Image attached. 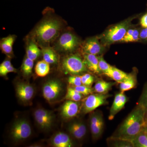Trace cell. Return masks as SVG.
<instances>
[{
	"label": "cell",
	"mask_w": 147,
	"mask_h": 147,
	"mask_svg": "<svg viewBox=\"0 0 147 147\" xmlns=\"http://www.w3.org/2000/svg\"><path fill=\"white\" fill-rule=\"evenodd\" d=\"M43 17L28 35L36 41L40 48L51 46L64 30V23L54 10L47 7Z\"/></svg>",
	"instance_id": "cell-1"
},
{
	"label": "cell",
	"mask_w": 147,
	"mask_h": 147,
	"mask_svg": "<svg viewBox=\"0 0 147 147\" xmlns=\"http://www.w3.org/2000/svg\"><path fill=\"white\" fill-rule=\"evenodd\" d=\"M146 110L138 104L111 137L131 141L145 126Z\"/></svg>",
	"instance_id": "cell-2"
},
{
	"label": "cell",
	"mask_w": 147,
	"mask_h": 147,
	"mask_svg": "<svg viewBox=\"0 0 147 147\" xmlns=\"http://www.w3.org/2000/svg\"><path fill=\"white\" fill-rule=\"evenodd\" d=\"M61 67L64 73L71 75H80L88 70L84 59L77 54L65 56L61 62Z\"/></svg>",
	"instance_id": "cell-3"
},
{
	"label": "cell",
	"mask_w": 147,
	"mask_h": 147,
	"mask_svg": "<svg viewBox=\"0 0 147 147\" xmlns=\"http://www.w3.org/2000/svg\"><path fill=\"white\" fill-rule=\"evenodd\" d=\"M133 19L132 18H128L116 24L106 30L100 37L102 44L108 45L118 41H121L129 29L131 21Z\"/></svg>",
	"instance_id": "cell-4"
},
{
	"label": "cell",
	"mask_w": 147,
	"mask_h": 147,
	"mask_svg": "<svg viewBox=\"0 0 147 147\" xmlns=\"http://www.w3.org/2000/svg\"><path fill=\"white\" fill-rule=\"evenodd\" d=\"M54 43L53 47L58 53L67 54L76 50L79 45V40L73 33L63 30Z\"/></svg>",
	"instance_id": "cell-5"
},
{
	"label": "cell",
	"mask_w": 147,
	"mask_h": 147,
	"mask_svg": "<svg viewBox=\"0 0 147 147\" xmlns=\"http://www.w3.org/2000/svg\"><path fill=\"white\" fill-rule=\"evenodd\" d=\"M32 129L28 121L25 119L16 120L11 129V139L16 143L23 142L31 136Z\"/></svg>",
	"instance_id": "cell-6"
},
{
	"label": "cell",
	"mask_w": 147,
	"mask_h": 147,
	"mask_svg": "<svg viewBox=\"0 0 147 147\" xmlns=\"http://www.w3.org/2000/svg\"><path fill=\"white\" fill-rule=\"evenodd\" d=\"M110 95L107 94H92L82 99L80 112L83 114L91 113L101 105L108 103Z\"/></svg>",
	"instance_id": "cell-7"
},
{
	"label": "cell",
	"mask_w": 147,
	"mask_h": 147,
	"mask_svg": "<svg viewBox=\"0 0 147 147\" xmlns=\"http://www.w3.org/2000/svg\"><path fill=\"white\" fill-rule=\"evenodd\" d=\"M63 86L58 79H51L45 82L42 86V94L45 100L49 102L58 100L62 94Z\"/></svg>",
	"instance_id": "cell-8"
},
{
	"label": "cell",
	"mask_w": 147,
	"mask_h": 147,
	"mask_svg": "<svg viewBox=\"0 0 147 147\" xmlns=\"http://www.w3.org/2000/svg\"><path fill=\"white\" fill-rule=\"evenodd\" d=\"M34 117L38 126L43 131L52 128L55 120V115L52 111L43 108H37L33 113Z\"/></svg>",
	"instance_id": "cell-9"
},
{
	"label": "cell",
	"mask_w": 147,
	"mask_h": 147,
	"mask_svg": "<svg viewBox=\"0 0 147 147\" xmlns=\"http://www.w3.org/2000/svg\"><path fill=\"white\" fill-rule=\"evenodd\" d=\"M15 91L18 100L24 105H28L34 97L35 90L30 83L20 81L15 84Z\"/></svg>",
	"instance_id": "cell-10"
},
{
	"label": "cell",
	"mask_w": 147,
	"mask_h": 147,
	"mask_svg": "<svg viewBox=\"0 0 147 147\" xmlns=\"http://www.w3.org/2000/svg\"><path fill=\"white\" fill-rule=\"evenodd\" d=\"M89 124L93 139L96 140L99 139L103 133L104 127L102 113L98 111L92 113L90 117Z\"/></svg>",
	"instance_id": "cell-11"
},
{
	"label": "cell",
	"mask_w": 147,
	"mask_h": 147,
	"mask_svg": "<svg viewBox=\"0 0 147 147\" xmlns=\"http://www.w3.org/2000/svg\"><path fill=\"white\" fill-rule=\"evenodd\" d=\"M81 106L79 101L66 100L61 106V117L64 120L73 118L80 113Z\"/></svg>",
	"instance_id": "cell-12"
},
{
	"label": "cell",
	"mask_w": 147,
	"mask_h": 147,
	"mask_svg": "<svg viewBox=\"0 0 147 147\" xmlns=\"http://www.w3.org/2000/svg\"><path fill=\"white\" fill-rule=\"evenodd\" d=\"M82 50L83 54L98 55L103 53L104 48L97 37H92L84 41L82 44Z\"/></svg>",
	"instance_id": "cell-13"
},
{
	"label": "cell",
	"mask_w": 147,
	"mask_h": 147,
	"mask_svg": "<svg viewBox=\"0 0 147 147\" xmlns=\"http://www.w3.org/2000/svg\"><path fill=\"white\" fill-rule=\"evenodd\" d=\"M50 146L54 147H71L73 143L69 135L63 132H57L49 141Z\"/></svg>",
	"instance_id": "cell-14"
},
{
	"label": "cell",
	"mask_w": 147,
	"mask_h": 147,
	"mask_svg": "<svg viewBox=\"0 0 147 147\" xmlns=\"http://www.w3.org/2000/svg\"><path fill=\"white\" fill-rule=\"evenodd\" d=\"M26 43V56L33 61L36 60L41 54V49L36 41L29 35L25 38Z\"/></svg>",
	"instance_id": "cell-15"
},
{
	"label": "cell",
	"mask_w": 147,
	"mask_h": 147,
	"mask_svg": "<svg viewBox=\"0 0 147 147\" xmlns=\"http://www.w3.org/2000/svg\"><path fill=\"white\" fill-rule=\"evenodd\" d=\"M67 131L74 139L80 140L86 135L87 127L86 124L82 121H75L69 124Z\"/></svg>",
	"instance_id": "cell-16"
},
{
	"label": "cell",
	"mask_w": 147,
	"mask_h": 147,
	"mask_svg": "<svg viewBox=\"0 0 147 147\" xmlns=\"http://www.w3.org/2000/svg\"><path fill=\"white\" fill-rule=\"evenodd\" d=\"M127 101V97L123 92H120L115 96L113 105L110 108L108 119L113 120L116 115L124 107Z\"/></svg>",
	"instance_id": "cell-17"
},
{
	"label": "cell",
	"mask_w": 147,
	"mask_h": 147,
	"mask_svg": "<svg viewBox=\"0 0 147 147\" xmlns=\"http://www.w3.org/2000/svg\"><path fill=\"white\" fill-rule=\"evenodd\" d=\"M17 36L15 35L10 34L3 38L0 41V48L2 53L6 55L7 57L11 59L14 57L13 46Z\"/></svg>",
	"instance_id": "cell-18"
},
{
	"label": "cell",
	"mask_w": 147,
	"mask_h": 147,
	"mask_svg": "<svg viewBox=\"0 0 147 147\" xmlns=\"http://www.w3.org/2000/svg\"><path fill=\"white\" fill-rule=\"evenodd\" d=\"M41 54L43 60L50 64H57L59 61V53L53 47L50 46L42 47Z\"/></svg>",
	"instance_id": "cell-19"
},
{
	"label": "cell",
	"mask_w": 147,
	"mask_h": 147,
	"mask_svg": "<svg viewBox=\"0 0 147 147\" xmlns=\"http://www.w3.org/2000/svg\"><path fill=\"white\" fill-rule=\"evenodd\" d=\"M84 59L88 70L96 74L101 73L98 66V57L96 55L84 54Z\"/></svg>",
	"instance_id": "cell-20"
},
{
	"label": "cell",
	"mask_w": 147,
	"mask_h": 147,
	"mask_svg": "<svg viewBox=\"0 0 147 147\" xmlns=\"http://www.w3.org/2000/svg\"><path fill=\"white\" fill-rule=\"evenodd\" d=\"M104 74L115 81L117 83L120 84L126 79L128 76V74L125 73L120 69L113 66L112 68L104 73Z\"/></svg>",
	"instance_id": "cell-21"
},
{
	"label": "cell",
	"mask_w": 147,
	"mask_h": 147,
	"mask_svg": "<svg viewBox=\"0 0 147 147\" xmlns=\"http://www.w3.org/2000/svg\"><path fill=\"white\" fill-rule=\"evenodd\" d=\"M137 84V76L134 74H128L126 79L120 83L121 92H124L134 88Z\"/></svg>",
	"instance_id": "cell-22"
},
{
	"label": "cell",
	"mask_w": 147,
	"mask_h": 147,
	"mask_svg": "<svg viewBox=\"0 0 147 147\" xmlns=\"http://www.w3.org/2000/svg\"><path fill=\"white\" fill-rule=\"evenodd\" d=\"M115 84V82H108L104 80H98L95 83L93 88L94 92L107 94Z\"/></svg>",
	"instance_id": "cell-23"
},
{
	"label": "cell",
	"mask_w": 147,
	"mask_h": 147,
	"mask_svg": "<svg viewBox=\"0 0 147 147\" xmlns=\"http://www.w3.org/2000/svg\"><path fill=\"white\" fill-rule=\"evenodd\" d=\"M34 61L25 56L21 66V71L22 75L25 78H28L32 74Z\"/></svg>",
	"instance_id": "cell-24"
},
{
	"label": "cell",
	"mask_w": 147,
	"mask_h": 147,
	"mask_svg": "<svg viewBox=\"0 0 147 147\" xmlns=\"http://www.w3.org/2000/svg\"><path fill=\"white\" fill-rule=\"evenodd\" d=\"M50 64L44 60L38 61L35 67V72L39 77H45L50 73Z\"/></svg>",
	"instance_id": "cell-25"
},
{
	"label": "cell",
	"mask_w": 147,
	"mask_h": 147,
	"mask_svg": "<svg viewBox=\"0 0 147 147\" xmlns=\"http://www.w3.org/2000/svg\"><path fill=\"white\" fill-rule=\"evenodd\" d=\"M84 96L76 91L71 86L67 87L64 99L74 101H80L84 98Z\"/></svg>",
	"instance_id": "cell-26"
},
{
	"label": "cell",
	"mask_w": 147,
	"mask_h": 147,
	"mask_svg": "<svg viewBox=\"0 0 147 147\" xmlns=\"http://www.w3.org/2000/svg\"><path fill=\"white\" fill-rule=\"evenodd\" d=\"M131 142L134 147H147V135L142 130Z\"/></svg>",
	"instance_id": "cell-27"
},
{
	"label": "cell",
	"mask_w": 147,
	"mask_h": 147,
	"mask_svg": "<svg viewBox=\"0 0 147 147\" xmlns=\"http://www.w3.org/2000/svg\"><path fill=\"white\" fill-rule=\"evenodd\" d=\"M108 142L110 146L117 147H133L131 141L124 139L111 137L108 140Z\"/></svg>",
	"instance_id": "cell-28"
},
{
	"label": "cell",
	"mask_w": 147,
	"mask_h": 147,
	"mask_svg": "<svg viewBox=\"0 0 147 147\" xmlns=\"http://www.w3.org/2000/svg\"><path fill=\"white\" fill-rule=\"evenodd\" d=\"M71 87L80 92V93L84 95L85 96H87L92 94L94 92L93 88H92L91 87L87 86H84V85H82L81 86H79Z\"/></svg>",
	"instance_id": "cell-29"
},
{
	"label": "cell",
	"mask_w": 147,
	"mask_h": 147,
	"mask_svg": "<svg viewBox=\"0 0 147 147\" xmlns=\"http://www.w3.org/2000/svg\"><path fill=\"white\" fill-rule=\"evenodd\" d=\"M82 85L91 87L94 81V77L89 73H84L81 75Z\"/></svg>",
	"instance_id": "cell-30"
},
{
	"label": "cell",
	"mask_w": 147,
	"mask_h": 147,
	"mask_svg": "<svg viewBox=\"0 0 147 147\" xmlns=\"http://www.w3.org/2000/svg\"><path fill=\"white\" fill-rule=\"evenodd\" d=\"M138 104L142 106L145 108V110L147 109V84L145 85L143 89L141 96L139 98Z\"/></svg>",
	"instance_id": "cell-31"
},
{
	"label": "cell",
	"mask_w": 147,
	"mask_h": 147,
	"mask_svg": "<svg viewBox=\"0 0 147 147\" xmlns=\"http://www.w3.org/2000/svg\"><path fill=\"white\" fill-rule=\"evenodd\" d=\"M98 66L100 71L104 74L112 67L103 59L102 57H98Z\"/></svg>",
	"instance_id": "cell-32"
},
{
	"label": "cell",
	"mask_w": 147,
	"mask_h": 147,
	"mask_svg": "<svg viewBox=\"0 0 147 147\" xmlns=\"http://www.w3.org/2000/svg\"><path fill=\"white\" fill-rule=\"evenodd\" d=\"M67 82L71 86H79L82 85L81 75H71L68 77Z\"/></svg>",
	"instance_id": "cell-33"
},
{
	"label": "cell",
	"mask_w": 147,
	"mask_h": 147,
	"mask_svg": "<svg viewBox=\"0 0 147 147\" xmlns=\"http://www.w3.org/2000/svg\"><path fill=\"white\" fill-rule=\"evenodd\" d=\"M10 58L7 57L5 60L0 65V76H1L5 72L10 66L12 65L11 62Z\"/></svg>",
	"instance_id": "cell-34"
},
{
	"label": "cell",
	"mask_w": 147,
	"mask_h": 147,
	"mask_svg": "<svg viewBox=\"0 0 147 147\" xmlns=\"http://www.w3.org/2000/svg\"><path fill=\"white\" fill-rule=\"evenodd\" d=\"M140 32L139 30L137 29H134L133 33L130 38L128 42H137L139 41L140 38Z\"/></svg>",
	"instance_id": "cell-35"
},
{
	"label": "cell",
	"mask_w": 147,
	"mask_h": 147,
	"mask_svg": "<svg viewBox=\"0 0 147 147\" xmlns=\"http://www.w3.org/2000/svg\"><path fill=\"white\" fill-rule=\"evenodd\" d=\"M134 29H129L126 32V34L124 36L122 39L121 40V42H128L129 38L131 37L133 33Z\"/></svg>",
	"instance_id": "cell-36"
},
{
	"label": "cell",
	"mask_w": 147,
	"mask_h": 147,
	"mask_svg": "<svg viewBox=\"0 0 147 147\" xmlns=\"http://www.w3.org/2000/svg\"><path fill=\"white\" fill-rule=\"evenodd\" d=\"M140 39L147 40V28H144L140 32Z\"/></svg>",
	"instance_id": "cell-37"
},
{
	"label": "cell",
	"mask_w": 147,
	"mask_h": 147,
	"mask_svg": "<svg viewBox=\"0 0 147 147\" xmlns=\"http://www.w3.org/2000/svg\"><path fill=\"white\" fill-rule=\"evenodd\" d=\"M140 24L143 28H147V13L141 18Z\"/></svg>",
	"instance_id": "cell-38"
},
{
	"label": "cell",
	"mask_w": 147,
	"mask_h": 147,
	"mask_svg": "<svg viewBox=\"0 0 147 147\" xmlns=\"http://www.w3.org/2000/svg\"><path fill=\"white\" fill-rule=\"evenodd\" d=\"M17 70L16 68L13 67V65H11L1 75V76H6L7 75L8 73L11 72H17Z\"/></svg>",
	"instance_id": "cell-39"
},
{
	"label": "cell",
	"mask_w": 147,
	"mask_h": 147,
	"mask_svg": "<svg viewBox=\"0 0 147 147\" xmlns=\"http://www.w3.org/2000/svg\"><path fill=\"white\" fill-rule=\"evenodd\" d=\"M42 145L40 144H34L30 145L29 147H42Z\"/></svg>",
	"instance_id": "cell-40"
},
{
	"label": "cell",
	"mask_w": 147,
	"mask_h": 147,
	"mask_svg": "<svg viewBox=\"0 0 147 147\" xmlns=\"http://www.w3.org/2000/svg\"><path fill=\"white\" fill-rule=\"evenodd\" d=\"M144 120L145 124H146L147 123V109L146 110V111H145Z\"/></svg>",
	"instance_id": "cell-41"
},
{
	"label": "cell",
	"mask_w": 147,
	"mask_h": 147,
	"mask_svg": "<svg viewBox=\"0 0 147 147\" xmlns=\"http://www.w3.org/2000/svg\"><path fill=\"white\" fill-rule=\"evenodd\" d=\"M142 131H144L145 133H146V134L147 135V126H145L144 127V128H143V129H142Z\"/></svg>",
	"instance_id": "cell-42"
},
{
	"label": "cell",
	"mask_w": 147,
	"mask_h": 147,
	"mask_svg": "<svg viewBox=\"0 0 147 147\" xmlns=\"http://www.w3.org/2000/svg\"><path fill=\"white\" fill-rule=\"evenodd\" d=\"M145 126H147V123L146 124H145Z\"/></svg>",
	"instance_id": "cell-43"
}]
</instances>
